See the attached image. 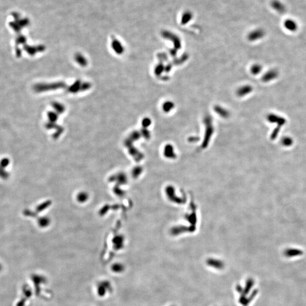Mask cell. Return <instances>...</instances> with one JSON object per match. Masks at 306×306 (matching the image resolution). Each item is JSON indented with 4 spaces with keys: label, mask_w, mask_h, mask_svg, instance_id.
Segmentation results:
<instances>
[{
    "label": "cell",
    "mask_w": 306,
    "mask_h": 306,
    "mask_svg": "<svg viewBox=\"0 0 306 306\" xmlns=\"http://www.w3.org/2000/svg\"><path fill=\"white\" fill-rule=\"evenodd\" d=\"M267 120L272 124H277L278 126H282L286 122V119L283 117L278 116L274 113H270L267 116Z\"/></svg>",
    "instance_id": "6da1fadb"
},
{
    "label": "cell",
    "mask_w": 306,
    "mask_h": 306,
    "mask_svg": "<svg viewBox=\"0 0 306 306\" xmlns=\"http://www.w3.org/2000/svg\"><path fill=\"white\" fill-rule=\"evenodd\" d=\"M261 70H262L261 66L257 64L252 65V66L251 68V72L254 75L258 74L261 72Z\"/></svg>",
    "instance_id": "30bf717a"
},
{
    "label": "cell",
    "mask_w": 306,
    "mask_h": 306,
    "mask_svg": "<svg viewBox=\"0 0 306 306\" xmlns=\"http://www.w3.org/2000/svg\"><path fill=\"white\" fill-rule=\"evenodd\" d=\"M253 90L252 87L250 85H245L241 86L237 91V95L239 96H244L245 95L249 94Z\"/></svg>",
    "instance_id": "8992f818"
},
{
    "label": "cell",
    "mask_w": 306,
    "mask_h": 306,
    "mask_svg": "<svg viewBox=\"0 0 306 306\" xmlns=\"http://www.w3.org/2000/svg\"><path fill=\"white\" fill-rule=\"evenodd\" d=\"M284 26L288 30L291 32H294L297 31L298 29L297 22L291 19H288L284 21Z\"/></svg>",
    "instance_id": "5b68a950"
},
{
    "label": "cell",
    "mask_w": 306,
    "mask_h": 306,
    "mask_svg": "<svg viewBox=\"0 0 306 306\" xmlns=\"http://www.w3.org/2000/svg\"><path fill=\"white\" fill-rule=\"evenodd\" d=\"M215 111L221 116L224 117H227L229 116V112L228 111H227L226 109H224V108H221L220 107H219V106H217L216 107H215Z\"/></svg>",
    "instance_id": "ba28073f"
},
{
    "label": "cell",
    "mask_w": 306,
    "mask_h": 306,
    "mask_svg": "<svg viewBox=\"0 0 306 306\" xmlns=\"http://www.w3.org/2000/svg\"><path fill=\"white\" fill-rule=\"evenodd\" d=\"M272 8L278 13L282 14L285 13L286 8L284 5L278 0H273L272 2Z\"/></svg>",
    "instance_id": "277c9868"
},
{
    "label": "cell",
    "mask_w": 306,
    "mask_h": 306,
    "mask_svg": "<svg viewBox=\"0 0 306 306\" xmlns=\"http://www.w3.org/2000/svg\"><path fill=\"white\" fill-rule=\"evenodd\" d=\"M192 18V14L190 12H187L184 13L181 17V23L186 25L188 22H190Z\"/></svg>",
    "instance_id": "52a82bcc"
},
{
    "label": "cell",
    "mask_w": 306,
    "mask_h": 306,
    "mask_svg": "<svg viewBox=\"0 0 306 306\" xmlns=\"http://www.w3.org/2000/svg\"><path fill=\"white\" fill-rule=\"evenodd\" d=\"M164 70V67L163 65H158L156 69H155V73L156 74H160L162 73L163 72V71Z\"/></svg>",
    "instance_id": "8fae6325"
},
{
    "label": "cell",
    "mask_w": 306,
    "mask_h": 306,
    "mask_svg": "<svg viewBox=\"0 0 306 306\" xmlns=\"http://www.w3.org/2000/svg\"><path fill=\"white\" fill-rule=\"evenodd\" d=\"M174 107V104L172 102H166L163 105V109L165 112H169Z\"/></svg>",
    "instance_id": "9c48e42d"
},
{
    "label": "cell",
    "mask_w": 306,
    "mask_h": 306,
    "mask_svg": "<svg viewBox=\"0 0 306 306\" xmlns=\"http://www.w3.org/2000/svg\"><path fill=\"white\" fill-rule=\"evenodd\" d=\"M278 76V72L274 69L269 70L266 73L264 74L262 77L263 82H268L275 79Z\"/></svg>",
    "instance_id": "3957f363"
},
{
    "label": "cell",
    "mask_w": 306,
    "mask_h": 306,
    "mask_svg": "<svg viewBox=\"0 0 306 306\" xmlns=\"http://www.w3.org/2000/svg\"><path fill=\"white\" fill-rule=\"evenodd\" d=\"M151 121L149 119H146L143 121V125H149L150 124Z\"/></svg>",
    "instance_id": "7c38bea8"
},
{
    "label": "cell",
    "mask_w": 306,
    "mask_h": 306,
    "mask_svg": "<svg viewBox=\"0 0 306 306\" xmlns=\"http://www.w3.org/2000/svg\"><path fill=\"white\" fill-rule=\"evenodd\" d=\"M265 35L264 31L261 29H257L255 30L251 31L249 35H248V39L251 42H254L256 40H258L261 39Z\"/></svg>",
    "instance_id": "7a4b0ae2"
}]
</instances>
